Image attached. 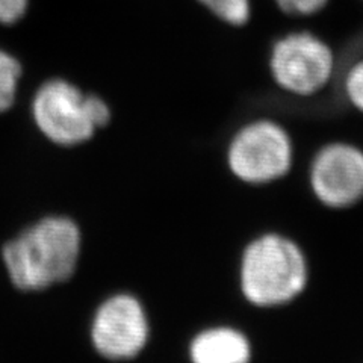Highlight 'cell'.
I'll return each mask as SVG.
<instances>
[{
	"instance_id": "6da1fadb",
	"label": "cell",
	"mask_w": 363,
	"mask_h": 363,
	"mask_svg": "<svg viewBox=\"0 0 363 363\" xmlns=\"http://www.w3.org/2000/svg\"><path fill=\"white\" fill-rule=\"evenodd\" d=\"M81 253V232L67 217H48L4 248L11 281L21 291H41L70 279Z\"/></svg>"
},
{
	"instance_id": "7a4b0ae2",
	"label": "cell",
	"mask_w": 363,
	"mask_h": 363,
	"mask_svg": "<svg viewBox=\"0 0 363 363\" xmlns=\"http://www.w3.org/2000/svg\"><path fill=\"white\" fill-rule=\"evenodd\" d=\"M308 281V264L300 247L280 235H264L242 257L241 288L255 306L271 308L294 300Z\"/></svg>"
},
{
	"instance_id": "3957f363",
	"label": "cell",
	"mask_w": 363,
	"mask_h": 363,
	"mask_svg": "<svg viewBox=\"0 0 363 363\" xmlns=\"http://www.w3.org/2000/svg\"><path fill=\"white\" fill-rule=\"evenodd\" d=\"M32 117L41 133L60 145L88 141L111 118L104 99L85 94L64 79L44 82L32 99Z\"/></svg>"
},
{
	"instance_id": "277c9868",
	"label": "cell",
	"mask_w": 363,
	"mask_h": 363,
	"mask_svg": "<svg viewBox=\"0 0 363 363\" xmlns=\"http://www.w3.org/2000/svg\"><path fill=\"white\" fill-rule=\"evenodd\" d=\"M269 72L281 89L301 97L312 96L330 82L335 55L315 33L291 32L272 45Z\"/></svg>"
},
{
	"instance_id": "5b68a950",
	"label": "cell",
	"mask_w": 363,
	"mask_h": 363,
	"mask_svg": "<svg viewBox=\"0 0 363 363\" xmlns=\"http://www.w3.org/2000/svg\"><path fill=\"white\" fill-rule=\"evenodd\" d=\"M227 161L232 173L247 184H268L285 176L292 165L288 132L271 120H256L236 132Z\"/></svg>"
},
{
	"instance_id": "8992f818",
	"label": "cell",
	"mask_w": 363,
	"mask_h": 363,
	"mask_svg": "<svg viewBox=\"0 0 363 363\" xmlns=\"http://www.w3.org/2000/svg\"><path fill=\"white\" fill-rule=\"evenodd\" d=\"M149 323L141 303L132 295L108 298L96 312L91 340L101 356L111 360L132 359L145 347Z\"/></svg>"
},
{
	"instance_id": "52a82bcc",
	"label": "cell",
	"mask_w": 363,
	"mask_h": 363,
	"mask_svg": "<svg viewBox=\"0 0 363 363\" xmlns=\"http://www.w3.org/2000/svg\"><path fill=\"white\" fill-rule=\"evenodd\" d=\"M311 185L325 206H353L363 199V152L344 143L325 145L312 162Z\"/></svg>"
},
{
	"instance_id": "ba28073f",
	"label": "cell",
	"mask_w": 363,
	"mask_h": 363,
	"mask_svg": "<svg viewBox=\"0 0 363 363\" xmlns=\"http://www.w3.org/2000/svg\"><path fill=\"white\" fill-rule=\"evenodd\" d=\"M192 363H250L248 339L230 327H215L197 335L191 342Z\"/></svg>"
},
{
	"instance_id": "9c48e42d",
	"label": "cell",
	"mask_w": 363,
	"mask_h": 363,
	"mask_svg": "<svg viewBox=\"0 0 363 363\" xmlns=\"http://www.w3.org/2000/svg\"><path fill=\"white\" fill-rule=\"evenodd\" d=\"M23 68L13 53L0 48V112L14 105Z\"/></svg>"
},
{
	"instance_id": "30bf717a",
	"label": "cell",
	"mask_w": 363,
	"mask_h": 363,
	"mask_svg": "<svg viewBox=\"0 0 363 363\" xmlns=\"http://www.w3.org/2000/svg\"><path fill=\"white\" fill-rule=\"evenodd\" d=\"M209 13L230 26H245L252 18V0H199Z\"/></svg>"
},
{
	"instance_id": "8fae6325",
	"label": "cell",
	"mask_w": 363,
	"mask_h": 363,
	"mask_svg": "<svg viewBox=\"0 0 363 363\" xmlns=\"http://www.w3.org/2000/svg\"><path fill=\"white\" fill-rule=\"evenodd\" d=\"M344 88L350 104L363 112V60L350 68L345 76Z\"/></svg>"
},
{
	"instance_id": "7c38bea8",
	"label": "cell",
	"mask_w": 363,
	"mask_h": 363,
	"mask_svg": "<svg viewBox=\"0 0 363 363\" xmlns=\"http://www.w3.org/2000/svg\"><path fill=\"white\" fill-rule=\"evenodd\" d=\"M274 2L288 16L311 17L321 13L328 0H274Z\"/></svg>"
},
{
	"instance_id": "4fadbf2b",
	"label": "cell",
	"mask_w": 363,
	"mask_h": 363,
	"mask_svg": "<svg viewBox=\"0 0 363 363\" xmlns=\"http://www.w3.org/2000/svg\"><path fill=\"white\" fill-rule=\"evenodd\" d=\"M30 0H0V23L16 25L26 16Z\"/></svg>"
}]
</instances>
